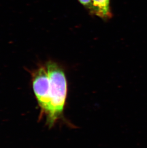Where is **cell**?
<instances>
[{"label":"cell","mask_w":147,"mask_h":148,"mask_svg":"<svg viewBox=\"0 0 147 148\" xmlns=\"http://www.w3.org/2000/svg\"><path fill=\"white\" fill-rule=\"evenodd\" d=\"M45 65L50 80V102L46 116V123L52 127L63 114L67 94V82L65 73L58 63L49 60Z\"/></svg>","instance_id":"6da1fadb"},{"label":"cell","mask_w":147,"mask_h":148,"mask_svg":"<svg viewBox=\"0 0 147 148\" xmlns=\"http://www.w3.org/2000/svg\"><path fill=\"white\" fill-rule=\"evenodd\" d=\"M32 84L41 114L46 116L50 106V80L46 65H40L32 72Z\"/></svg>","instance_id":"7a4b0ae2"},{"label":"cell","mask_w":147,"mask_h":148,"mask_svg":"<svg viewBox=\"0 0 147 148\" xmlns=\"http://www.w3.org/2000/svg\"><path fill=\"white\" fill-rule=\"evenodd\" d=\"M94 15L104 20L112 18L110 0H92Z\"/></svg>","instance_id":"3957f363"},{"label":"cell","mask_w":147,"mask_h":148,"mask_svg":"<svg viewBox=\"0 0 147 148\" xmlns=\"http://www.w3.org/2000/svg\"><path fill=\"white\" fill-rule=\"evenodd\" d=\"M78 1L89 12L90 14L94 15L92 0H78Z\"/></svg>","instance_id":"277c9868"}]
</instances>
